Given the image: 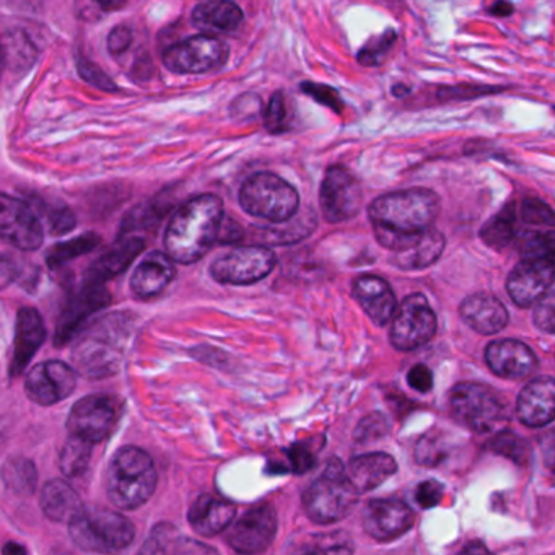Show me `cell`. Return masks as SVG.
I'll use <instances>...</instances> for the list:
<instances>
[{"label":"cell","mask_w":555,"mask_h":555,"mask_svg":"<svg viewBox=\"0 0 555 555\" xmlns=\"http://www.w3.org/2000/svg\"><path fill=\"white\" fill-rule=\"evenodd\" d=\"M392 93H395L396 96H404L411 93V90L405 89L404 86H396L395 89H392Z\"/></svg>","instance_id":"94428289"},{"label":"cell","mask_w":555,"mask_h":555,"mask_svg":"<svg viewBox=\"0 0 555 555\" xmlns=\"http://www.w3.org/2000/svg\"><path fill=\"white\" fill-rule=\"evenodd\" d=\"M339 534L320 535V542H311V545H307L305 551L314 552V554H346V552H352L350 542L343 539L340 541Z\"/></svg>","instance_id":"c3c4849f"},{"label":"cell","mask_w":555,"mask_h":555,"mask_svg":"<svg viewBox=\"0 0 555 555\" xmlns=\"http://www.w3.org/2000/svg\"><path fill=\"white\" fill-rule=\"evenodd\" d=\"M235 515L236 506L232 502L206 493L191 506L190 522L201 535L210 538L225 531L232 525Z\"/></svg>","instance_id":"d4e9b609"},{"label":"cell","mask_w":555,"mask_h":555,"mask_svg":"<svg viewBox=\"0 0 555 555\" xmlns=\"http://www.w3.org/2000/svg\"><path fill=\"white\" fill-rule=\"evenodd\" d=\"M443 249L444 236L438 230L430 229L414 245L396 251L392 262L404 271H418L438 261Z\"/></svg>","instance_id":"4dcf8cb0"},{"label":"cell","mask_w":555,"mask_h":555,"mask_svg":"<svg viewBox=\"0 0 555 555\" xmlns=\"http://www.w3.org/2000/svg\"><path fill=\"white\" fill-rule=\"evenodd\" d=\"M100 245V236L95 233H86V235L77 236L66 243H60L48 253V264L50 268L56 269L66 262L73 261L77 256L87 255V253L95 249Z\"/></svg>","instance_id":"e575fe53"},{"label":"cell","mask_w":555,"mask_h":555,"mask_svg":"<svg viewBox=\"0 0 555 555\" xmlns=\"http://www.w3.org/2000/svg\"><path fill=\"white\" fill-rule=\"evenodd\" d=\"M516 235H518V230H516L515 204L503 207L496 216L487 220L480 229V240L489 248L496 249V251L506 248L513 240H516Z\"/></svg>","instance_id":"1f68e13d"},{"label":"cell","mask_w":555,"mask_h":555,"mask_svg":"<svg viewBox=\"0 0 555 555\" xmlns=\"http://www.w3.org/2000/svg\"><path fill=\"white\" fill-rule=\"evenodd\" d=\"M460 314L470 330L483 336L500 333L508 324L505 305L489 294H474L464 298Z\"/></svg>","instance_id":"603a6c76"},{"label":"cell","mask_w":555,"mask_h":555,"mask_svg":"<svg viewBox=\"0 0 555 555\" xmlns=\"http://www.w3.org/2000/svg\"><path fill=\"white\" fill-rule=\"evenodd\" d=\"M438 212L440 199L434 191L424 188L383 194L369 209L376 240L395 253L414 245L434 229Z\"/></svg>","instance_id":"6da1fadb"},{"label":"cell","mask_w":555,"mask_h":555,"mask_svg":"<svg viewBox=\"0 0 555 555\" xmlns=\"http://www.w3.org/2000/svg\"><path fill=\"white\" fill-rule=\"evenodd\" d=\"M443 495L444 487L438 480H424V482L418 483L417 490H415V502L418 503L421 508H434V506L440 505Z\"/></svg>","instance_id":"7dc6e473"},{"label":"cell","mask_w":555,"mask_h":555,"mask_svg":"<svg viewBox=\"0 0 555 555\" xmlns=\"http://www.w3.org/2000/svg\"><path fill=\"white\" fill-rule=\"evenodd\" d=\"M448 456L447 447L438 434L424 435L415 444V461L422 466L435 467Z\"/></svg>","instance_id":"f35d334b"},{"label":"cell","mask_w":555,"mask_h":555,"mask_svg":"<svg viewBox=\"0 0 555 555\" xmlns=\"http://www.w3.org/2000/svg\"><path fill=\"white\" fill-rule=\"evenodd\" d=\"M288 103L284 93L278 92L266 106L264 126L271 134H282L288 129Z\"/></svg>","instance_id":"ab89813d"},{"label":"cell","mask_w":555,"mask_h":555,"mask_svg":"<svg viewBox=\"0 0 555 555\" xmlns=\"http://www.w3.org/2000/svg\"><path fill=\"white\" fill-rule=\"evenodd\" d=\"M69 526L74 544L87 552L122 551L135 535L128 518L105 508H82Z\"/></svg>","instance_id":"52a82bcc"},{"label":"cell","mask_w":555,"mask_h":555,"mask_svg":"<svg viewBox=\"0 0 555 555\" xmlns=\"http://www.w3.org/2000/svg\"><path fill=\"white\" fill-rule=\"evenodd\" d=\"M2 64H4V54H2V47H0V74H2Z\"/></svg>","instance_id":"6125c7cd"},{"label":"cell","mask_w":555,"mask_h":555,"mask_svg":"<svg viewBox=\"0 0 555 555\" xmlns=\"http://www.w3.org/2000/svg\"><path fill=\"white\" fill-rule=\"evenodd\" d=\"M240 206L249 216L269 220L272 223L285 222L298 212L300 197L297 190L274 173L253 175L240 190Z\"/></svg>","instance_id":"8992f818"},{"label":"cell","mask_w":555,"mask_h":555,"mask_svg":"<svg viewBox=\"0 0 555 555\" xmlns=\"http://www.w3.org/2000/svg\"><path fill=\"white\" fill-rule=\"evenodd\" d=\"M278 515L271 505L248 509L227 534V542L240 554H259L274 541Z\"/></svg>","instance_id":"2e32d148"},{"label":"cell","mask_w":555,"mask_h":555,"mask_svg":"<svg viewBox=\"0 0 555 555\" xmlns=\"http://www.w3.org/2000/svg\"><path fill=\"white\" fill-rule=\"evenodd\" d=\"M157 487L154 461L145 451L125 447L113 456L106 473L109 500L122 509L144 505Z\"/></svg>","instance_id":"3957f363"},{"label":"cell","mask_w":555,"mask_h":555,"mask_svg":"<svg viewBox=\"0 0 555 555\" xmlns=\"http://www.w3.org/2000/svg\"><path fill=\"white\" fill-rule=\"evenodd\" d=\"M518 238L519 251L525 256H548L554 255V233L548 232H525L516 235Z\"/></svg>","instance_id":"60d3db41"},{"label":"cell","mask_w":555,"mask_h":555,"mask_svg":"<svg viewBox=\"0 0 555 555\" xmlns=\"http://www.w3.org/2000/svg\"><path fill=\"white\" fill-rule=\"evenodd\" d=\"M408 382L418 392H428L434 388V375L424 363H417L409 370Z\"/></svg>","instance_id":"f5cc1de1"},{"label":"cell","mask_w":555,"mask_h":555,"mask_svg":"<svg viewBox=\"0 0 555 555\" xmlns=\"http://www.w3.org/2000/svg\"><path fill=\"white\" fill-rule=\"evenodd\" d=\"M2 552L4 554H25L27 552V548L24 547V545L17 544V542H9L8 545H4V548H2Z\"/></svg>","instance_id":"680465c9"},{"label":"cell","mask_w":555,"mask_h":555,"mask_svg":"<svg viewBox=\"0 0 555 555\" xmlns=\"http://www.w3.org/2000/svg\"><path fill=\"white\" fill-rule=\"evenodd\" d=\"M92 444L83 438L70 435L69 440L64 444L63 453H61V470L64 476L77 477L86 473L90 457H92Z\"/></svg>","instance_id":"836d02e7"},{"label":"cell","mask_w":555,"mask_h":555,"mask_svg":"<svg viewBox=\"0 0 555 555\" xmlns=\"http://www.w3.org/2000/svg\"><path fill=\"white\" fill-rule=\"evenodd\" d=\"M77 70H79L80 77H82L86 82H89L90 86L95 87V89L103 90V92H116V90H118L116 83L113 82L96 64H93L92 61L87 60V57H77Z\"/></svg>","instance_id":"7bdbcfd3"},{"label":"cell","mask_w":555,"mask_h":555,"mask_svg":"<svg viewBox=\"0 0 555 555\" xmlns=\"http://www.w3.org/2000/svg\"><path fill=\"white\" fill-rule=\"evenodd\" d=\"M450 408L454 421L476 434L493 430L505 412L499 396L477 383H460L454 386L450 395Z\"/></svg>","instance_id":"ba28073f"},{"label":"cell","mask_w":555,"mask_h":555,"mask_svg":"<svg viewBox=\"0 0 555 555\" xmlns=\"http://www.w3.org/2000/svg\"><path fill=\"white\" fill-rule=\"evenodd\" d=\"M15 279V266L11 259L5 258L4 255H0V291L12 284Z\"/></svg>","instance_id":"11a10c76"},{"label":"cell","mask_w":555,"mask_h":555,"mask_svg":"<svg viewBox=\"0 0 555 555\" xmlns=\"http://www.w3.org/2000/svg\"><path fill=\"white\" fill-rule=\"evenodd\" d=\"M519 421L528 427H545L554 421L555 382L551 376L532 379L519 392L516 402Z\"/></svg>","instance_id":"ffe728a7"},{"label":"cell","mask_w":555,"mask_h":555,"mask_svg":"<svg viewBox=\"0 0 555 555\" xmlns=\"http://www.w3.org/2000/svg\"><path fill=\"white\" fill-rule=\"evenodd\" d=\"M499 89L492 87H476V86H461V87H447V89L438 90V95L443 100H467L476 99L480 95H489Z\"/></svg>","instance_id":"f907efd6"},{"label":"cell","mask_w":555,"mask_h":555,"mask_svg":"<svg viewBox=\"0 0 555 555\" xmlns=\"http://www.w3.org/2000/svg\"><path fill=\"white\" fill-rule=\"evenodd\" d=\"M463 552H466V554H476V552H483V554H487V552H489V548H487L486 545L476 544V542H473V544L467 545V547H464Z\"/></svg>","instance_id":"91938a15"},{"label":"cell","mask_w":555,"mask_h":555,"mask_svg":"<svg viewBox=\"0 0 555 555\" xmlns=\"http://www.w3.org/2000/svg\"><path fill=\"white\" fill-rule=\"evenodd\" d=\"M76 385V372L67 363L50 360L28 372L25 389L28 398L37 404L53 405L69 398Z\"/></svg>","instance_id":"e0dca14e"},{"label":"cell","mask_w":555,"mask_h":555,"mask_svg":"<svg viewBox=\"0 0 555 555\" xmlns=\"http://www.w3.org/2000/svg\"><path fill=\"white\" fill-rule=\"evenodd\" d=\"M47 339L43 318L35 308H22L15 326V349L11 362V375L18 376L25 372L41 344Z\"/></svg>","instance_id":"7402d4cb"},{"label":"cell","mask_w":555,"mask_h":555,"mask_svg":"<svg viewBox=\"0 0 555 555\" xmlns=\"http://www.w3.org/2000/svg\"><path fill=\"white\" fill-rule=\"evenodd\" d=\"M398 470L396 460L386 453H369L350 460L346 474L357 492H370Z\"/></svg>","instance_id":"83f0119b"},{"label":"cell","mask_w":555,"mask_h":555,"mask_svg":"<svg viewBox=\"0 0 555 555\" xmlns=\"http://www.w3.org/2000/svg\"><path fill=\"white\" fill-rule=\"evenodd\" d=\"M145 243L142 238L121 240L113 246L106 255L96 259L86 274L87 285H102L103 282L122 274L135 258L144 251Z\"/></svg>","instance_id":"4316f807"},{"label":"cell","mask_w":555,"mask_h":555,"mask_svg":"<svg viewBox=\"0 0 555 555\" xmlns=\"http://www.w3.org/2000/svg\"><path fill=\"white\" fill-rule=\"evenodd\" d=\"M0 238L22 251H35L43 243V227L28 204L0 193Z\"/></svg>","instance_id":"9a60e30c"},{"label":"cell","mask_w":555,"mask_h":555,"mask_svg":"<svg viewBox=\"0 0 555 555\" xmlns=\"http://www.w3.org/2000/svg\"><path fill=\"white\" fill-rule=\"evenodd\" d=\"M126 320L122 314L102 320L93 326L74 349V362L79 372L89 378H105L119 369L128 339Z\"/></svg>","instance_id":"277c9868"},{"label":"cell","mask_w":555,"mask_h":555,"mask_svg":"<svg viewBox=\"0 0 555 555\" xmlns=\"http://www.w3.org/2000/svg\"><path fill=\"white\" fill-rule=\"evenodd\" d=\"M353 297L376 326H386L398 308L391 285L376 275H360L353 282Z\"/></svg>","instance_id":"44dd1931"},{"label":"cell","mask_w":555,"mask_h":555,"mask_svg":"<svg viewBox=\"0 0 555 555\" xmlns=\"http://www.w3.org/2000/svg\"><path fill=\"white\" fill-rule=\"evenodd\" d=\"M389 431L388 421H386L385 415L378 414H370L360 422L359 427L356 428V441H360V443H366V441L379 440V438L385 437Z\"/></svg>","instance_id":"f6af8a7d"},{"label":"cell","mask_w":555,"mask_h":555,"mask_svg":"<svg viewBox=\"0 0 555 555\" xmlns=\"http://www.w3.org/2000/svg\"><path fill=\"white\" fill-rule=\"evenodd\" d=\"M132 44V30L126 25L115 27V30L108 37V50L113 56H121L122 53L131 48Z\"/></svg>","instance_id":"db71d44e"},{"label":"cell","mask_w":555,"mask_h":555,"mask_svg":"<svg viewBox=\"0 0 555 555\" xmlns=\"http://www.w3.org/2000/svg\"><path fill=\"white\" fill-rule=\"evenodd\" d=\"M48 223H50L51 232L64 235L76 227V216L69 207H53L48 210Z\"/></svg>","instance_id":"681fc988"},{"label":"cell","mask_w":555,"mask_h":555,"mask_svg":"<svg viewBox=\"0 0 555 555\" xmlns=\"http://www.w3.org/2000/svg\"><path fill=\"white\" fill-rule=\"evenodd\" d=\"M0 474L4 486L15 495H30L37 489V467L27 457H11Z\"/></svg>","instance_id":"d6a6232c"},{"label":"cell","mask_w":555,"mask_h":555,"mask_svg":"<svg viewBox=\"0 0 555 555\" xmlns=\"http://www.w3.org/2000/svg\"><path fill=\"white\" fill-rule=\"evenodd\" d=\"M109 294L102 287V285H87L82 294L77 295L69 307L64 310L63 317L60 320V326L56 331L57 346H64L69 343L77 333L80 326L92 317L95 311L102 310L106 305H109Z\"/></svg>","instance_id":"cb8c5ba5"},{"label":"cell","mask_w":555,"mask_h":555,"mask_svg":"<svg viewBox=\"0 0 555 555\" xmlns=\"http://www.w3.org/2000/svg\"><path fill=\"white\" fill-rule=\"evenodd\" d=\"M275 268V255L261 245L232 249L214 261L210 274L220 284L251 285L262 281Z\"/></svg>","instance_id":"8fae6325"},{"label":"cell","mask_w":555,"mask_h":555,"mask_svg":"<svg viewBox=\"0 0 555 555\" xmlns=\"http://www.w3.org/2000/svg\"><path fill=\"white\" fill-rule=\"evenodd\" d=\"M230 50L212 35H199L173 44L164 53V64L175 74H206L225 66Z\"/></svg>","instance_id":"30bf717a"},{"label":"cell","mask_w":555,"mask_h":555,"mask_svg":"<svg viewBox=\"0 0 555 555\" xmlns=\"http://www.w3.org/2000/svg\"><path fill=\"white\" fill-rule=\"evenodd\" d=\"M489 448L493 453L508 457V460L516 464H526L529 461V456H531V448H529L528 441L508 430L496 435L490 441Z\"/></svg>","instance_id":"d590c367"},{"label":"cell","mask_w":555,"mask_h":555,"mask_svg":"<svg viewBox=\"0 0 555 555\" xmlns=\"http://www.w3.org/2000/svg\"><path fill=\"white\" fill-rule=\"evenodd\" d=\"M95 2L103 11H118V9L125 8L128 0H95Z\"/></svg>","instance_id":"6f0895ef"},{"label":"cell","mask_w":555,"mask_h":555,"mask_svg":"<svg viewBox=\"0 0 555 555\" xmlns=\"http://www.w3.org/2000/svg\"><path fill=\"white\" fill-rule=\"evenodd\" d=\"M313 219L308 220H297L295 222V216L292 219L285 220V222L279 223L281 227H275V229H258L261 230L262 233L261 240L262 242H272L275 245H281V243H292L298 242V240L305 238L308 233L313 230L314 223Z\"/></svg>","instance_id":"8d00e7d4"},{"label":"cell","mask_w":555,"mask_h":555,"mask_svg":"<svg viewBox=\"0 0 555 555\" xmlns=\"http://www.w3.org/2000/svg\"><path fill=\"white\" fill-rule=\"evenodd\" d=\"M396 35L395 30L385 31L379 37L372 38L362 50L359 51V63L365 67H376L386 60L391 48L395 47Z\"/></svg>","instance_id":"74e56055"},{"label":"cell","mask_w":555,"mask_h":555,"mask_svg":"<svg viewBox=\"0 0 555 555\" xmlns=\"http://www.w3.org/2000/svg\"><path fill=\"white\" fill-rule=\"evenodd\" d=\"M292 469L297 474H305L314 466V454L307 444L297 443L288 451Z\"/></svg>","instance_id":"816d5d0a"},{"label":"cell","mask_w":555,"mask_h":555,"mask_svg":"<svg viewBox=\"0 0 555 555\" xmlns=\"http://www.w3.org/2000/svg\"><path fill=\"white\" fill-rule=\"evenodd\" d=\"M173 259L164 253H151L132 275V292L139 298H154L160 295L175 279Z\"/></svg>","instance_id":"484cf974"},{"label":"cell","mask_w":555,"mask_h":555,"mask_svg":"<svg viewBox=\"0 0 555 555\" xmlns=\"http://www.w3.org/2000/svg\"><path fill=\"white\" fill-rule=\"evenodd\" d=\"M41 508L54 521L70 522L82 512L83 506L80 496L69 483L51 480L41 490Z\"/></svg>","instance_id":"f546056e"},{"label":"cell","mask_w":555,"mask_h":555,"mask_svg":"<svg viewBox=\"0 0 555 555\" xmlns=\"http://www.w3.org/2000/svg\"><path fill=\"white\" fill-rule=\"evenodd\" d=\"M486 360L496 376L506 379L525 378L538 366L534 352L526 344L515 339H500L489 344Z\"/></svg>","instance_id":"d6986e66"},{"label":"cell","mask_w":555,"mask_h":555,"mask_svg":"<svg viewBox=\"0 0 555 555\" xmlns=\"http://www.w3.org/2000/svg\"><path fill=\"white\" fill-rule=\"evenodd\" d=\"M396 310L389 336L396 349L411 352L434 339L437 317L424 295H409Z\"/></svg>","instance_id":"9c48e42d"},{"label":"cell","mask_w":555,"mask_h":555,"mask_svg":"<svg viewBox=\"0 0 555 555\" xmlns=\"http://www.w3.org/2000/svg\"><path fill=\"white\" fill-rule=\"evenodd\" d=\"M357 500L359 492L339 460H331L326 470L304 493L305 512L318 525L340 521L352 512Z\"/></svg>","instance_id":"5b68a950"},{"label":"cell","mask_w":555,"mask_h":555,"mask_svg":"<svg viewBox=\"0 0 555 555\" xmlns=\"http://www.w3.org/2000/svg\"><path fill=\"white\" fill-rule=\"evenodd\" d=\"M121 408L119 401L108 395H93L74 404L67 418L70 435L83 438L90 443H100L115 430Z\"/></svg>","instance_id":"7c38bea8"},{"label":"cell","mask_w":555,"mask_h":555,"mask_svg":"<svg viewBox=\"0 0 555 555\" xmlns=\"http://www.w3.org/2000/svg\"><path fill=\"white\" fill-rule=\"evenodd\" d=\"M519 216H521L522 222L532 227H547V229L554 227V212L551 207L534 197L522 201Z\"/></svg>","instance_id":"b9f144b4"},{"label":"cell","mask_w":555,"mask_h":555,"mask_svg":"<svg viewBox=\"0 0 555 555\" xmlns=\"http://www.w3.org/2000/svg\"><path fill=\"white\" fill-rule=\"evenodd\" d=\"M489 12L495 15V17H509L515 12V8L509 2H506V0H499L489 9Z\"/></svg>","instance_id":"9f6ffc18"},{"label":"cell","mask_w":555,"mask_h":555,"mask_svg":"<svg viewBox=\"0 0 555 555\" xmlns=\"http://www.w3.org/2000/svg\"><path fill=\"white\" fill-rule=\"evenodd\" d=\"M534 323L542 333L554 334L555 317H554V292H547L541 300L535 301Z\"/></svg>","instance_id":"bcb514c9"},{"label":"cell","mask_w":555,"mask_h":555,"mask_svg":"<svg viewBox=\"0 0 555 555\" xmlns=\"http://www.w3.org/2000/svg\"><path fill=\"white\" fill-rule=\"evenodd\" d=\"M301 90H304L305 95L311 96L314 102L327 106L334 113H343V99H340L339 92L333 89V87L323 86V83L304 82L301 83Z\"/></svg>","instance_id":"ee69618b"},{"label":"cell","mask_w":555,"mask_h":555,"mask_svg":"<svg viewBox=\"0 0 555 555\" xmlns=\"http://www.w3.org/2000/svg\"><path fill=\"white\" fill-rule=\"evenodd\" d=\"M193 25L206 35L229 34L243 22V11L232 0H210L193 11Z\"/></svg>","instance_id":"f1b7e54d"},{"label":"cell","mask_w":555,"mask_h":555,"mask_svg":"<svg viewBox=\"0 0 555 555\" xmlns=\"http://www.w3.org/2000/svg\"><path fill=\"white\" fill-rule=\"evenodd\" d=\"M554 269V255L525 256L506 281V291L513 304L528 308L541 300L552 288Z\"/></svg>","instance_id":"5bb4252c"},{"label":"cell","mask_w":555,"mask_h":555,"mask_svg":"<svg viewBox=\"0 0 555 555\" xmlns=\"http://www.w3.org/2000/svg\"><path fill=\"white\" fill-rule=\"evenodd\" d=\"M223 204L214 194L193 197L171 217L165 233V248L173 262L193 264L203 259L219 236Z\"/></svg>","instance_id":"7a4b0ae2"},{"label":"cell","mask_w":555,"mask_h":555,"mask_svg":"<svg viewBox=\"0 0 555 555\" xmlns=\"http://www.w3.org/2000/svg\"><path fill=\"white\" fill-rule=\"evenodd\" d=\"M362 188L346 167L334 165L324 175L320 191L321 210L330 223L346 222L359 214Z\"/></svg>","instance_id":"4fadbf2b"},{"label":"cell","mask_w":555,"mask_h":555,"mask_svg":"<svg viewBox=\"0 0 555 555\" xmlns=\"http://www.w3.org/2000/svg\"><path fill=\"white\" fill-rule=\"evenodd\" d=\"M414 525V512L398 499H376L363 509L366 534L379 542H389L405 534Z\"/></svg>","instance_id":"ac0fdd59"}]
</instances>
